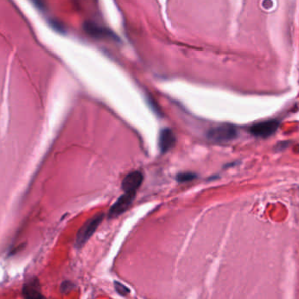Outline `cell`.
Instances as JSON below:
<instances>
[{
	"label": "cell",
	"mask_w": 299,
	"mask_h": 299,
	"mask_svg": "<svg viewBox=\"0 0 299 299\" xmlns=\"http://www.w3.org/2000/svg\"><path fill=\"white\" fill-rule=\"evenodd\" d=\"M103 214L96 215L88 221L78 231L77 239H76V246L78 248H80L87 242L89 239L93 235L94 233L97 230V227L103 220Z\"/></svg>",
	"instance_id": "1"
},
{
	"label": "cell",
	"mask_w": 299,
	"mask_h": 299,
	"mask_svg": "<svg viewBox=\"0 0 299 299\" xmlns=\"http://www.w3.org/2000/svg\"><path fill=\"white\" fill-rule=\"evenodd\" d=\"M236 128L230 125L219 126L208 130L206 136L214 142H227L237 137Z\"/></svg>",
	"instance_id": "2"
},
{
	"label": "cell",
	"mask_w": 299,
	"mask_h": 299,
	"mask_svg": "<svg viewBox=\"0 0 299 299\" xmlns=\"http://www.w3.org/2000/svg\"><path fill=\"white\" fill-rule=\"evenodd\" d=\"M84 30L90 36L96 39H110L113 41H118V37L114 32L94 22H84Z\"/></svg>",
	"instance_id": "3"
},
{
	"label": "cell",
	"mask_w": 299,
	"mask_h": 299,
	"mask_svg": "<svg viewBox=\"0 0 299 299\" xmlns=\"http://www.w3.org/2000/svg\"><path fill=\"white\" fill-rule=\"evenodd\" d=\"M279 127V121L277 119H269L266 121L259 122L250 128L251 134L256 137L268 138L276 133Z\"/></svg>",
	"instance_id": "4"
},
{
	"label": "cell",
	"mask_w": 299,
	"mask_h": 299,
	"mask_svg": "<svg viewBox=\"0 0 299 299\" xmlns=\"http://www.w3.org/2000/svg\"><path fill=\"white\" fill-rule=\"evenodd\" d=\"M135 195V193H125L122 195L112 206V208L110 209L109 218H116L124 213L131 206Z\"/></svg>",
	"instance_id": "5"
},
{
	"label": "cell",
	"mask_w": 299,
	"mask_h": 299,
	"mask_svg": "<svg viewBox=\"0 0 299 299\" xmlns=\"http://www.w3.org/2000/svg\"><path fill=\"white\" fill-rule=\"evenodd\" d=\"M143 175L140 171H134L126 176L122 182V189L125 193H135L143 182Z\"/></svg>",
	"instance_id": "6"
},
{
	"label": "cell",
	"mask_w": 299,
	"mask_h": 299,
	"mask_svg": "<svg viewBox=\"0 0 299 299\" xmlns=\"http://www.w3.org/2000/svg\"><path fill=\"white\" fill-rule=\"evenodd\" d=\"M176 135L170 128L162 129L159 135V148L162 153H167L174 147Z\"/></svg>",
	"instance_id": "7"
},
{
	"label": "cell",
	"mask_w": 299,
	"mask_h": 299,
	"mask_svg": "<svg viewBox=\"0 0 299 299\" xmlns=\"http://www.w3.org/2000/svg\"><path fill=\"white\" fill-rule=\"evenodd\" d=\"M24 296L26 299H47L38 290L36 282H31L30 284L26 285L24 288Z\"/></svg>",
	"instance_id": "8"
},
{
	"label": "cell",
	"mask_w": 299,
	"mask_h": 299,
	"mask_svg": "<svg viewBox=\"0 0 299 299\" xmlns=\"http://www.w3.org/2000/svg\"><path fill=\"white\" fill-rule=\"evenodd\" d=\"M195 178H196V175L192 172H184V173H179L177 175L176 179L178 183H186V182L192 181Z\"/></svg>",
	"instance_id": "9"
},
{
	"label": "cell",
	"mask_w": 299,
	"mask_h": 299,
	"mask_svg": "<svg viewBox=\"0 0 299 299\" xmlns=\"http://www.w3.org/2000/svg\"><path fill=\"white\" fill-rule=\"evenodd\" d=\"M115 289L116 291H117L118 294L122 295V296H126V295H128V293H129L128 288H127L124 284L118 283V282H115Z\"/></svg>",
	"instance_id": "10"
}]
</instances>
